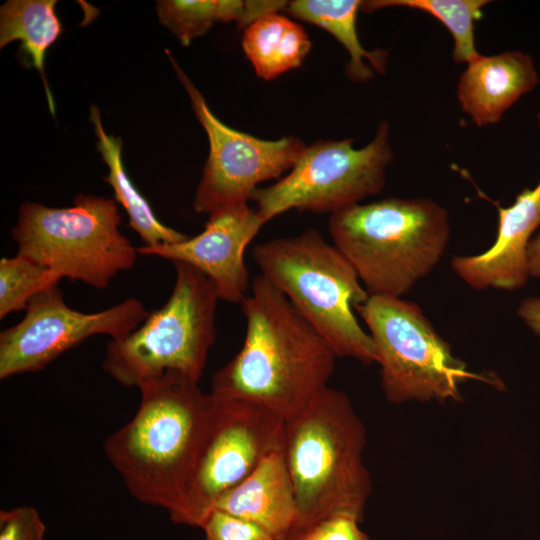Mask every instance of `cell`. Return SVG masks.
<instances>
[{"label": "cell", "mask_w": 540, "mask_h": 540, "mask_svg": "<svg viewBox=\"0 0 540 540\" xmlns=\"http://www.w3.org/2000/svg\"><path fill=\"white\" fill-rule=\"evenodd\" d=\"M517 313L524 324L535 335L540 336V295L523 299Z\"/></svg>", "instance_id": "cell-27"}, {"label": "cell", "mask_w": 540, "mask_h": 540, "mask_svg": "<svg viewBox=\"0 0 540 540\" xmlns=\"http://www.w3.org/2000/svg\"><path fill=\"white\" fill-rule=\"evenodd\" d=\"M354 309L368 327L380 365L381 386L389 402L460 401V386L472 379L502 385L469 371L417 303L369 295Z\"/></svg>", "instance_id": "cell-8"}, {"label": "cell", "mask_w": 540, "mask_h": 540, "mask_svg": "<svg viewBox=\"0 0 540 540\" xmlns=\"http://www.w3.org/2000/svg\"><path fill=\"white\" fill-rule=\"evenodd\" d=\"M264 224L247 203L227 205L209 214L198 235L177 243L142 245L137 252L189 264L212 282L220 299L241 303L250 287L245 251Z\"/></svg>", "instance_id": "cell-13"}, {"label": "cell", "mask_w": 540, "mask_h": 540, "mask_svg": "<svg viewBox=\"0 0 540 540\" xmlns=\"http://www.w3.org/2000/svg\"><path fill=\"white\" fill-rule=\"evenodd\" d=\"M488 3V0H370L362 1L360 10L371 13L386 7H406L428 13L450 32L454 61L469 63L480 55L475 47L474 28Z\"/></svg>", "instance_id": "cell-22"}, {"label": "cell", "mask_w": 540, "mask_h": 540, "mask_svg": "<svg viewBox=\"0 0 540 540\" xmlns=\"http://www.w3.org/2000/svg\"><path fill=\"white\" fill-rule=\"evenodd\" d=\"M242 46L256 74L270 80L299 67L311 49V41L297 22L276 12L250 24L244 30Z\"/></svg>", "instance_id": "cell-21"}, {"label": "cell", "mask_w": 540, "mask_h": 540, "mask_svg": "<svg viewBox=\"0 0 540 540\" xmlns=\"http://www.w3.org/2000/svg\"><path fill=\"white\" fill-rule=\"evenodd\" d=\"M251 256L261 275L287 297L338 358L377 363L373 341L353 313L369 294L350 262L319 231L262 242Z\"/></svg>", "instance_id": "cell-5"}, {"label": "cell", "mask_w": 540, "mask_h": 540, "mask_svg": "<svg viewBox=\"0 0 540 540\" xmlns=\"http://www.w3.org/2000/svg\"><path fill=\"white\" fill-rule=\"evenodd\" d=\"M537 122L540 127V113ZM498 215L497 237L488 250L452 259L453 271L476 290L513 291L527 284L528 245L540 226V179L535 187L522 190L512 205L498 206Z\"/></svg>", "instance_id": "cell-14"}, {"label": "cell", "mask_w": 540, "mask_h": 540, "mask_svg": "<svg viewBox=\"0 0 540 540\" xmlns=\"http://www.w3.org/2000/svg\"><path fill=\"white\" fill-rule=\"evenodd\" d=\"M201 528L204 540H274L259 526L218 510L211 512Z\"/></svg>", "instance_id": "cell-24"}, {"label": "cell", "mask_w": 540, "mask_h": 540, "mask_svg": "<svg viewBox=\"0 0 540 540\" xmlns=\"http://www.w3.org/2000/svg\"><path fill=\"white\" fill-rule=\"evenodd\" d=\"M90 120L97 136V149L109 168L104 179L112 187L116 201L126 210L129 226L141 237L144 245L154 246L185 240L188 236L159 221L149 202L134 186L122 162V141L105 132L100 111L94 105L90 109Z\"/></svg>", "instance_id": "cell-20"}, {"label": "cell", "mask_w": 540, "mask_h": 540, "mask_svg": "<svg viewBox=\"0 0 540 540\" xmlns=\"http://www.w3.org/2000/svg\"><path fill=\"white\" fill-rule=\"evenodd\" d=\"M55 0H9L0 8V47L20 40V55L26 67H34L44 83L52 115L55 104L45 75V55L62 33L55 13Z\"/></svg>", "instance_id": "cell-17"}, {"label": "cell", "mask_w": 540, "mask_h": 540, "mask_svg": "<svg viewBox=\"0 0 540 540\" xmlns=\"http://www.w3.org/2000/svg\"><path fill=\"white\" fill-rule=\"evenodd\" d=\"M166 54L209 140V156L193 202L197 213L210 214L227 205L247 203L259 183L280 177L293 167L305 148L301 140H263L227 126L209 109L168 50Z\"/></svg>", "instance_id": "cell-11"}, {"label": "cell", "mask_w": 540, "mask_h": 540, "mask_svg": "<svg viewBox=\"0 0 540 540\" xmlns=\"http://www.w3.org/2000/svg\"><path fill=\"white\" fill-rule=\"evenodd\" d=\"M23 319L0 333V379L43 370L90 336L119 340L149 315L143 303L128 298L113 307L83 313L66 305L58 286L34 295Z\"/></svg>", "instance_id": "cell-12"}, {"label": "cell", "mask_w": 540, "mask_h": 540, "mask_svg": "<svg viewBox=\"0 0 540 540\" xmlns=\"http://www.w3.org/2000/svg\"><path fill=\"white\" fill-rule=\"evenodd\" d=\"M328 227L368 294L398 298L432 272L450 238L448 212L428 198L354 204L331 214Z\"/></svg>", "instance_id": "cell-4"}, {"label": "cell", "mask_w": 540, "mask_h": 540, "mask_svg": "<svg viewBox=\"0 0 540 540\" xmlns=\"http://www.w3.org/2000/svg\"><path fill=\"white\" fill-rule=\"evenodd\" d=\"M361 3L359 0H297L288 2L284 10L332 34L350 56L347 76L359 83L373 78L374 70L383 73L387 62L386 51L366 50L359 40L356 22Z\"/></svg>", "instance_id": "cell-18"}, {"label": "cell", "mask_w": 540, "mask_h": 540, "mask_svg": "<svg viewBox=\"0 0 540 540\" xmlns=\"http://www.w3.org/2000/svg\"><path fill=\"white\" fill-rule=\"evenodd\" d=\"M58 285L51 271L16 254L0 260V318L25 310L30 299L38 292Z\"/></svg>", "instance_id": "cell-23"}, {"label": "cell", "mask_w": 540, "mask_h": 540, "mask_svg": "<svg viewBox=\"0 0 540 540\" xmlns=\"http://www.w3.org/2000/svg\"><path fill=\"white\" fill-rule=\"evenodd\" d=\"M365 445L366 430L350 399L331 387L286 421L284 457L298 508L288 539L332 517L362 521L372 493Z\"/></svg>", "instance_id": "cell-3"}, {"label": "cell", "mask_w": 540, "mask_h": 540, "mask_svg": "<svg viewBox=\"0 0 540 540\" xmlns=\"http://www.w3.org/2000/svg\"><path fill=\"white\" fill-rule=\"evenodd\" d=\"M392 160L389 125L382 122L372 141L359 149L352 139L305 146L290 172L257 188L251 200L264 223L291 209L333 214L380 193Z\"/></svg>", "instance_id": "cell-9"}, {"label": "cell", "mask_w": 540, "mask_h": 540, "mask_svg": "<svg viewBox=\"0 0 540 540\" xmlns=\"http://www.w3.org/2000/svg\"><path fill=\"white\" fill-rule=\"evenodd\" d=\"M287 1L236 0H159L160 22L184 46L204 35L217 22H236L245 29L258 18L284 11Z\"/></svg>", "instance_id": "cell-19"}, {"label": "cell", "mask_w": 540, "mask_h": 540, "mask_svg": "<svg viewBox=\"0 0 540 540\" xmlns=\"http://www.w3.org/2000/svg\"><path fill=\"white\" fill-rule=\"evenodd\" d=\"M539 83L535 61L527 53L480 54L467 63L458 83L457 98L462 110L482 127L499 122L515 102Z\"/></svg>", "instance_id": "cell-15"}, {"label": "cell", "mask_w": 540, "mask_h": 540, "mask_svg": "<svg viewBox=\"0 0 540 540\" xmlns=\"http://www.w3.org/2000/svg\"><path fill=\"white\" fill-rule=\"evenodd\" d=\"M46 527L32 506L0 511V540H44Z\"/></svg>", "instance_id": "cell-25"}, {"label": "cell", "mask_w": 540, "mask_h": 540, "mask_svg": "<svg viewBox=\"0 0 540 540\" xmlns=\"http://www.w3.org/2000/svg\"><path fill=\"white\" fill-rule=\"evenodd\" d=\"M360 521L349 516L332 517L294 535L288 540H369Z\"/></svg>", "instance_id": "cell-26"}, {"label": "cell", "mask_w": 540, "mask_h": 540, "mask_svg": "<svg viewBox=\"0 0 540 540\" xmlns=\"http://www.w3.org/2000/svg\"><path fill=\"white\" fill-rule=\"evenodd\" d=\"M213 510L249 521L274 540H288L297 524L298 508L284 446L270 453L245 480L225 493Z\"/></svg>", "instance_id": "cell-16"}, {"label": "cell", "mask_w": 540, "mask_h": 540, "mask_svg": "<svg viewBox=\"0 0 540 540\" xmlns=\"http://www.w3.org/2000/svg\"><path fill=\"white\" fill-rule=\"evenodd\" d=\"M176 280L166 303L149 313L127 337L111 339L102 368L126 387H140L167 372L199 381L216 337L220 299L199 270L173 262Z\"/></svg>", "instance_id": "cell-6"}, {"label": "cell", "mask_w": 540, "mask_h": 540, "mask_svg": "<svg viewBox=\"0 0 540 540\" xmlns=\"http://www.w3.org/2000/svg\"><path fill=\"white\" fill-rule=\"evenodd\" d=\"M213 399L180 511L172 519L177 524L201 528L225 493L284 446L286 421L278 415L246 401Z\"/></svg>", "instance_id": "cell-10"}, {"label": "cell", "mask_w": 540, "mask_h": 540, "mask_svg": "<svg viewBox=\"0 0 540 540\" xmlns=\"http://www.w3.org/2000/svg\"><path fill=\"white\" fill-rule=\"evenodd\" d=\"M527 254L530 277L540 278V231L529 242Z\"/></svg>", "instance_id": "cell-28"}, {"label": "cell", "mask_w": 540, "mask_h": 540, "mask_svg": "<svg viewBox=\"0 0 540 540\" xmlns=\"http://www.w3.org/2000/svg\"><path fill=\"white\" fill-rule=\"evenodd\" d=\"M133 418L104 443V452L138 501L180 511L187 483L206 431L214 399L198 382L177 372L140 387Z\"/></svg>", "instance_id": "cell-2"}, {"label": "cell", "mask_w": 540, "mask_h": 540, "mask_svg": "<svg viewBox=\"0 0 540 540\" xmlns=\"http://www.w3.org/2000/svg\"><path fill=\"white\" fill-rule=\"evenodd\" d=\"M120 222L113 199L80 194L67 208L22 204L11 235L18 254L48 268L58 282L103 289L136 262L137 248L120 232Z\"/></svg>", "instance_id": "cell-7"}, {"label": "cell", "mask_w": 540, "mask_h": 540, "mask_svg": "<svg viewBox=\"0 0 540 540\" xmlns=\"http://www.w3.org/2000/svg\"><path fill=\"white\" fill-rule=\"evenodd\" d=\"M241 307L246 322L242 347L214 374L209 393L217 400L259 405L287 421L329 387L338 357L261 274Z\"/></svg>", "instance_id": "cell-1"}]
</instances>
